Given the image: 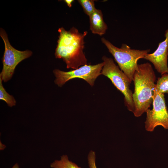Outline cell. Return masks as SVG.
Returning <instances> with one entry per match:
<instances>
[{
    "mask_svg": "<svg viewBox=\"0 0 168 168\" xmlns=\"http://www.w3.org/2000/svg\"><path fill=\"white\" fill-rule=\"evenodd\" d=\"M102 59L104 65L101 74L108 78L114 86L123 94L125 105L129 111L133 112L134 105L133 93L130 88L131 82L119 66L115 64L112 58L103 56Z\"/></svg>",
    "mask_w": 168,
    "mask_h": 168,
    "instance_id": "cell-4",
    "label": "cell"
},
{
    "mask_svg": "<svg viewBox=\"0 0 168 168\" xmlns=\"http://www.w3.org/2000/svg\"><path fill=\"white\" fill-rule=\"evenodd\" d=\"M64 2L67 4L69 7H71L72 6V3L74 1L73 0H65Z\"/></svg>",
    "mask_w": 168,
    "mask_h": 168,
    "instance_id": "cell-15",
    "label": "cell"
},
{
    "mask_svg": "<svg viewBox=\"0 0 168 168\" xmlns=\"http://www.w3.org/2000/svg\"><path fill=\"white\" fill-rule=\"evenodd\" d=\"M58 31L59 35L55 53L56 58L62 59L67 68L75 69L87 64L84 52V39L87 31L80 33L74 27L68 30L61 27Z\"/></svg>",
    "mask_w": 168,
    "mask_h": 168,
    "instance_id": "cell-1",
    "label": "cell"
},
{
    "mask_svg": "<svg viewBox=\"0 0 168 168\" xmlns=\"http://www.w3.org/2000/svg\"><path fill=\"white\" fill-rule=\"evenodd\" d=\"M2 82V80L0 78V99L5 101L9 107L15 106L16 103L15 99L12 96L7 92L3 86Z\"/></svg>",
    "mask_w": 168,
    "mask_h": 168,
    "instance_id": "cell-12",
    "label": "cell"
},
{
    "mask_svg": "<svg viewBox=\"0 0 168 168\" xmlns=\"http://www.w3.org/2000/svg\"><path fill=\"white\" fill-rule=\"evenodd\" d=\"M104 65L103 62L94 65L86 64L68 72L55 69L53 71L56 77L55 83L61 87L68 81L79 78L84 80L91 86H93L96 78L101 74Z\"/></svg>",
    "mask_w": 168,
    "mask_h": 168,
    "instance_id": "cell-6",
    "label": "cell"
},
{
    "mask_svg": "<svg viewBox=\"0 0 168 168\" xmlns=\"http://www.w3.org/2000/svg\"><path fill=\"white\" fill-rule=\"evenodd\" d=\"M158 78L155 88L160 93L164 94L168 93V73L162 74Z\"/></svg>",
    "mask_w": 168,
    "mask_h": 168,
    "instance_id": "cell-11",
    "label": "cell"
},
{
    "mask_svg": "<svg viewBox=\"0 0 168 168\" xmlns=\"http://www.w3.org/2000/svg\"><path fill=\"white\" fill-rule=\"evenodd\" d=\"M156 79L155 73L150 63L138 64L133 81L134 85L133 94L134 110L133 113L135 117L141 116L152 103Z\"/></svg>",
    "mask_w": 168,
    "mask_h": 168,
    "instance_id": "cell-2",
    "label": "cell"
},
{
    "mask_svg": "<svg viewBox=\"0 0 168 168\" xmlns=\"http://www.w3.org/2000/svg\"><path fill=\"white\" fill-rule=\"evenodd\" d=\"M0 35L5 45L2 59L3 68L0 78L6 82L10 80L14 73L15 68L19 63L30 57L32 52L29 50L21 51L13 48L10 44L7 35L4 30L0 29Z\"/></svg>",
    "mask_w": 168,
    "mask_h": 168,
    "instance_id": "cell-5",
    "label": "cell"
},
{
    "mask_svg": "<svg viewBox=\"0 0 168 168\" xmlns=\"http://www.w3.org/2000/svg\"><path fill=\"white\" fill-rule=\"evenodd\" d=\"M6 146L2 143L0 141V150H2L6 148Z\"/></svg>",
    "mask_w": 168,
    "mask_h": 168,
    "instance_id": "cell-16",
    "label": "cell"
},
{
    "mask_svg": "<svg viewBox=\"0 0 168 168\" xmlns=\"http://www.w3.org/2000/svg\"><path fill=\"white\" fill-rule=\"evenodd\" d=\"M52 168H81L69 160L68 156L63 155L59 160H55L50 164Z\"/></svg>",
    "mask_w": 168,
    "mask_h": 168,
    "instance_id": "cell-10",
    "label": "cell"
},
{
    "mask_svg": "<svg viewBox=\"0 0 168 168\" xmlns=\"http://www.w3.org/2000/svg\"><path fill=\"white\" fill-rule=\"evenodd\" d=\"M153 108L148 109L146 112L145 121L146 130L153 132L157 126H162L168 129V110L166 106L164 94L159 92L156 89L153 97Z\"/></svg>",
    "mask_w": 168,
    "mask_h": 168,
    "instance_id": "cell-7",
    "label": "cell"
},
{
    "mask_svg": "<svg viewBox=\"0 0 168 168\" xmlns=\"http://www.w3.org/2000/svg\"><path fill=\"white\" fill-rule=\"evenodd\" d=\"M89 17L90 28L91 32L100 36L105 34L108 29V26L104 20L101 11L96 9Z\"/></svg>",
    "mask_w": 168,
    "mask_h": 168,
    "instance_id": "cell-9",
    "label": "cell"
},
{
    "mask_svg": "<svg viewBox=\"0 0 168 168\" xmlns=\"http://www.w3.org/2000/svg\"><path fill=\"white\" fill-rule=\"evenodd\" d=\"M165 40L159 43L157 49L152 54H148L144 59L149 61L161 75L168 73V29L165 31Z\"/></svg>",
    "mask_w": 168,
    "mask_h": 168,
    "instance_id": "cell-8",
    "label": "cell"
},
{
    "mask_svg": "<svg viewBox=\"0 0 168 168\" xmlns=\"http://www.w3.org/2000/svg\"><path fill=\"white\" fill-rule=\"evenodd\" d=\"M12 168H19V165L17 163L15 164Z\"/></svg>",
    "mask_w": 168,
    "mask_h": 168,
    "instance_id": "cell-17",
    "label": "cell"
},
{
    "mask_svg": "<svg viewBox=\"0 0 168 168\" xmlns=\"http://www.w3.org/2000/svg\"><path fill=\"white\" fill-rule=\"evenodd\" d=\"M101 40L114 57L120 70L131 82L133 81L134 73L138 69V61L144 58L150 50L131 49L125 44H122L121 47L119 48L104 37H102Z\"/></svg>",
    "mask_w": 168,
    "mask_h": 168,
    "instance_id": "cell-3",
    "label": "cell"
},
{
    "mask_svg": "<svg viewBox=\"0 0 168 168\" xmlns=\"http://www.w3.org/2000/svg\"><path fill=\"white\" fill-rule=\"evenodd\" d=\"M96 156L95 152L91 151L88 156L89 168H97L96 163Z\"/></svg>",
    "mask_w": 168,
    "mask_h": 168,
    "instance_id": "cell-14",
    "label": "cell"
},
{
    "mask_svg": "<svg viewBox=\"0 0 168 168\" xmlns=\"http://www.w3.org/2000/svg\"><path fill=\"white\" fill-rule=\"evenodd\" d=\"M77 1L82 7L85 14L89 16L96 9L95 7L94 0H78Z\"/></svg>",
    "mask_w": 168,
    "mask_h": 168,
    "instance_id": "cell-13",
    "label": "cell"
}]
</instances>
